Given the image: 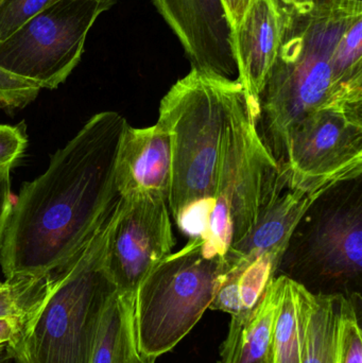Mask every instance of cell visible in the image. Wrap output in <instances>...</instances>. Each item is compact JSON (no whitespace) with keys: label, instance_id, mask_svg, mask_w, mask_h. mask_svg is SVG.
<instances>
[{"label":"cell","instance_id":"cb8c5ba5","mask_svg":"<svg viewBox=\"0 0 362 363\" xmlns=\"http://www.w3.org/2000/svg\"><path fill=\"white\" fill-rule=\"evenodd\" d=\"M27 145V134L23 125L0 123V174L11 172L23 157Z\"/></svg>","mask_w":362,"mask_h":363},{"label":"cell","instance_id":"ffe728a7","mask_svg":"<svg viewBox=\"0 0 362 363\" xmlns=\"http://www.w3.org/2000/svg\"><path fill=\"white\" fill-rule=\"evenodd\" d=\"M50 277H16L0 283V318L28 317L44 298Z\"/></svg>","mask_w":362,"mask_h":363},{"label":"cell","instance_id":"e0dca14e","mask_svg":"<svg viewBox=\"0 0 362 363\" xmlns=\"http://www.w3.org/2000/svg\"><path fill=\"white\" fill-rule=\"evenodd\" d=\"M136 352L134 301L117 292L102 318L91 363H133Z\"/></svg>","mask_w":362,"mask_h":363},{"label":"cell","instance_id":"d4e9b609","mask_svg":"<svg viewBox=\"0 0 362 363\" xmlns=\"http://www.w3.org/2000/svg\"><path fill=\"white\" fill-rule=\"evenodd\" d=\"M278 16H301L315 14L336 6L337 0H271Z\"/></svg>","mask_w":362,"mask_h":363},{"label":"cell","instance_id":"5b68a950","mask_svg":"<svg viewBox=\"0 0 362 363\" xmlns=\"http://www.w3.org/2000/svg\"><path fill=\"white\" fill-rule=\"evenodd\" d=\"M256 102L242 87L234 93L219 155L213 207L202 254L222 260L244 240L270 205L289 184V172L280 167L257 132Z\"/></svg>","mask_w":362,"mask_h":363},{"label":"cell","instance_id":"277c9868","mask_svg":"<svg viewBox=\"0 0 362 363\" xmlns=\"http://www.w3.org/2000/svg\"><path fill=\"white\" fill-rule=\"evenodd\" d=\"M111 213L82 250L51 274L42 302L6 345L13 363H91L102 318L117 294L106 262Z\"/></svg>","mask_w":362,"mask_h":363},{"label":"cell","instance_id":"603a6c76","mask_svg":"<svg viewBox=\"0 0 362 363\" xmlns=\"http://www.w3.org/2000/svg\"><path fill=\"white\" fill-rule=\"evenodd\" d=\"M40 91L38 85L0 69V110L12 112L26 108Z\"/></svg>","mask_w":362,"mask_h":363},{"label":"cell","instance_id":"ac0fdd59","mask_svg":"<svg viewBox=\"0 0 362 363\" xmlns=\"http://www.w3.org/2000/svg\"><path fill=\"white\" fill-rule=\"evenodd\" d=\"M280 294L273 333V363H301V291L287 275L278 277Z\"/></svg>","mask_w":362,"mask_h":363},{"label":"cell","instance_id":"52a82bcc","mask_svg":"<svg viewBox=\"0 0 362 363\" xmlns=\"http://www.w3.org/2000/svg\"><path fill=\"white\" fill-rule=\"evenodd\" d=\"M116 0H57L0 42V69L55 89L80 63L89 30Z\"/></svg>","mask_w":362,"mask_h":363},{"label":"cell","instance_id":"8992f818","mask_svg":"<svg viewBox=\"0 0 362 363\" xmlns=\"http://www.w3.org/2000/svg\"><path fill=\"white\" fill-rule=\"evenodd\" d=\"M222 271V260L188 242L159 262L134 298L138 353L157 360L176 347L210 308Z\"/></svg>","mask_w":362,"mask_h":363},{"label":"cell","instance_id":"f1b7e54d","mask_svg":"<svg viewBox=\"0 0 362 363\" xmlns=\"http://www.w3.org/2000/svg\"><path fill=\"white\" fill-rule=\"evenodd\" d=\"M0 363H13L12 356L6 345L0 347Z\"/></svg>","mask_w":362,"mask_h":363},{"label":"cell","instance_id":"9a60e30c","mask_svg":"<svg viewBox=\"0 0 362 363\" xmlns=\"http://www.w3.org/2000/svg\"><path fill=\"white\" fill-rule=\"evenodd\" d=\"M278 277L253 308L231 315L219 363H273V333L278 311Z\"/></svg>","mask_w":362,"mask_h":363},{"label":"cell","instance_id":"ba28073f","mask_svg":"<svg viewBox=\"0 0 362 363\" xmlns=\"http://www.w3.org/2000/svg\"><path fill=\"white\" fill-rule=\"evenodd\" d=\"M289 183L356 181L362 174V104H333L308 113L287 146Z\"/></svg>","mask_w":362,"mask_h":363},{"label":"cell","instance_id":"4dcf8cb0","mask_svg":"<svg viewBox=\"0 0 362 363\" xmlns=\"http://www.w3.org/2000/svg\"><path fill=\"white\" fill-rule=\"evenodd\" d=\"M337 1H344V2H362V0H337Z\"/></svg>","mask_w":362,"mask_h":363},{"label":"cell","instance_id":"44dd1931","mask_svg":"<svg viewBox=\"0 0 362 363\" xmlns=\"http://www.w3.org/2000/svg\"><path fill=\"white\" fill-rule=\"evenodd\" d=\"M361 294L348 296L340 326L339 363H362Z\"/></svg>","mask_w":362,"mask_h":363},{"label":"cell","instance_id":"4316f807","mask_svg":"<svg viewBox=\"0 0 362 363\" xmlns=\"http://www.w3.org/2000/svg\"><path fill=\"white\" fill-rule=\"evenodd\" d=\"M227 18L231 23L232 29H236L242 23L244 14L248 11L249 6L252 4L253 0H221Z\"/></svg>","mask_w":362,"mask_h":363},{"label":"cell","instance_id":"4fadbf2b","mask_svg":"<svg viewBox=\"0 0 362 363\" xmlns=\"http://www.w3.org/2000/svg\"><path fill=\"white\" fill-rule=\"evenodd\" d=\"M171 140L159 123L152 127L125 128L115 166L119 198L152 196L169 199Z\"/></svg>","mask_w":362,"mask_h":363},{"label":"cell","instance_id":"7c38bea8","mask_svg":"<svg viewBox=\"0 0 362 363\" xmlns=\"http://www.w3.org/2000/svg\"><path fill=\"white\" fill-rule=\"evenodd\" d=\"M340 183L327 179L288 184L284 191L265 211L252 232L232 247L223 258L225 264L271 255L284 259L295 230L312 205Z\"/></svg>","mask_w":362,"mask_h":363},{"label":"cell","instance_id":"f546056e","mask_svg":"<svg viewBox=\"0 0 362 363\" xmlns=\"http://www.w3.org/2000/svg\"><path fill=\"white\" fill-rule=\"evenodd\" d=\"M155 360L151 359V358L145 357V356L140 355L138 351L136 352L135 356H134L133 363H154Z\"/></svg>","mask_w":362,"mask_h":363},{"label":"cell","instance_id":"9c48e42d","mask_svg":"<svg viewBox=\"0 0 362 363\" xmlns=\"http://www.w3.org/2000/svg\"><path fill=\"white\" fill-rule=\"evenodd\" d=\"M167 200L119 198L111 213L106 262L117 292L133 300L151 270L176 245Z\"/></svg>","mask_w":362,"mask_h":363},{"label":"cell","instance_id":"83f0119b","mask_svg":"<svg viewBox=\"0 0 362 363\" xmlns=\"http://www.w3.org/2000/svg\"><path fill=\"white\" fill-rule=\"evenodd\" d=\"M25 318H0V347L9 345L14 339Z\"/></svg>","mask_w":362,"mask_h":363},{"label":"cell","instance_id":"6da1fadb","mask_svg":"<svg viewBox=\"0 0 362 363\" xmlns=\"http://www.w3.org/2000/svg\"><path fill=\"white\" fill-rule=\"evenodd\" d=\"M127 125L116 112L94 115L23 186L0 247L6 279L57 272L106 221L119 200L115 166Z\"/></svg>","mask_w":362,"mask_h":363},{"label":"cell","instance_id":"5bb4252c","mask_svg":"<svg viewBox=\"0 0 362 363\" xmlns=\"http://www.w3.org/2000/svg\"><path fill=\"white\" fill-rule=\"evenodd\" d=\"M280 16L271 0H253L242 23L233 31L238 79L256 102L278 55Z\"/></svg>","mask_w":362,"mask_h":363},{"label":"cell","instance_id":"7402d4cb","mask_svg":"<svg viewBox=\"0 0 362 363\" xmlns=\"http://www.w3.org/2000/svg\"><path fill=\"white\" fill-rule=\"evenodd\" d=\"M57 0H0V42Z\"/></svg>","mask_w":362,"mask_h":363},{"label":"cell","instance_id":"8fae6325","mask_svg":"<svg viewBox=\"0 0 362 363\" xmlns=\"http://www.w3.org/2000/svg\"><path fill=\"white\" fill-rule=\"evenodd\" d=\"M193 69L237 80L233 29L221 0H152Z\"/></svg>","mask_w":362,"mask_h":363},{"label":"cell","instance_id":"d6986e66","mask_svg":"<svg viewBox=\"0 0 362 363\" xmlns=\"http://www.w3.org/2000/svg\"><path fill=\"white\" fill-rule=\"evenodd\" d=\"M335 102L362 104V15L352 21L333 55Z\"/></svg>","mask_w":362,"mask_h":363},{"label":"cell","instance_id":"3957f363","mask_svg":"<svg viewBox=\"0 0 362 363\" xmlns=\"http://www.w3.org/2000/svg\"><path fill=\"white\" fill-rule=\"evenodd\" d=\"M240 82L191 68L164 96L157 123L171 140L168 207L188 240H201L213 207L221 140Z\"/></svg>","mask_w":362,"mask_h":363},{"label":"cell","instance_id":"7a4b0ae2","mask_svg":"<svg viewBox=\"0 0 362 363\" xmlns=\"http://www.w3.org/2000/svg\"><path fill=\"white\" fill-rule=\"evenodd\" d=\"M362 2H339L315 14L280 17L276 62L256 101V128L282 169L293 128L312 111L335 102L333 55Z\"/></svg>","mask_w":362,"mask_h":363},{"label":"cell","instance_id":"30bf717a","mask_svg":"<svg viewBox=\"0 0 362 363\" xmlns=\"http://www.w3.org/2000/svg\"><path fill=\"white\" fill-rule=\"evenodd\" d=\"M297 283L315 294H361L362 204L361 194L325 211L312 228Z\"/></svg>","mask_w":362,"mask_h":363},{"label":"cell","instance_id":"2e32d148","mask_svg":"<svg viewBox=\"0 0 362 363\" xmlns=\"http://www.w3.org/2000/svg\"><path fill=\"white\" fill-rule=\"evenodd\" d=\"M344 294H315L302 287L301 363H339Z\"/></svg>","mask_w":362,"mask_h":363},{"label":"cell","instance_id":"484cf974","mask_svg":"<svg viewBox=\"0 0 362 363\" xmlns=\"http://www.w3.org/2000/svg\"><path fill=\"white\" fill-rule=\"evenodd\" d=\"M13 202L14 201L11 192V172H4L0 174V247L8 228Z\"/></svg>","mask_w":362,"mask_h":363}]
</instances>
